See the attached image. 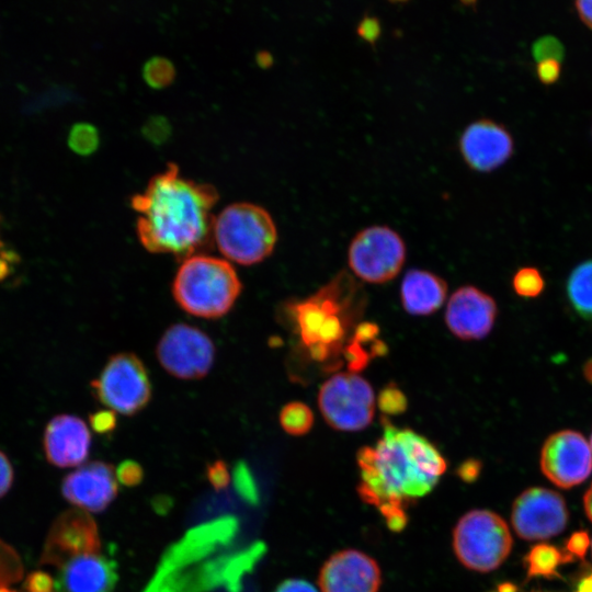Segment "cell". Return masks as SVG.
Wrapping results in <instances>:
<instances>
[{"mask_svg":"<svg viewBox=\"0 0 592 592\" xmlns=\"http://www.w3.org/2000/svg\"><path fill=\"white\" fill-rule=\"evenodd\" d=\"M283 430L294 436L307 434L314 425V413L304 402L292 401L283 406L278 415Z\"/></svg>","mask_w":592,"mask_h":592,"instance_id":"obj_23","label":"cell"},{"mask_svg":"<svg viewBox=\"0 0 592 592\" xmlns=\"http://www.w3.org/2000/svg\"><path fill=\"white\" fill-rule=\"evenodd\" d=\"M0 592H14V591L10 590L9 588L0 585Z\"/></svg>","mask_w":592,"mask_h":592,"instance_id":"obj_45","label":"cell"},{"mask_svg":"<svg viewBox=\"0 0 592 592\" xmlns=\"http://www.w3.org/2000/svg\"><path fill=\"white\" fill-rule=\"evenodd\" d=\"M375 406L372 385L356 373H337L325 380L319 389V410L325 421L337 431L366 429L373 421Z\"/></svg>","mask_w":592,"mask_h":592,"instance_id":"obj_6","label":"cell"},{"mask_svg":"<svg viewBox=\"0 0 592 592\" xmlns=\"http://www.w3.org/2000/svg\"><path fill=\"white\" fill-rule=\"evenodd\" d=\"M213 232L219 251L242 265L266 259L277 241L271 214L250 202H235L223 208L213 220Z\"/></svg>","mask_w":592,"mask_h":592,"instance_id":"obj_4","label":"cell"},{"mask_svg":"<svg viewBox=\"0 0 592 592\" xmlns=\"http://www.w3.org/2000/svg\"><path fill=\"white\" fill-rule=\"evenodd\" d=\"M576 592H592V574L585 577Z\"/></svg>","mask_w":592,"mask_h":592,"instance_id":"obj_42","label":"cell"},{"mask_svg":"<svg viewBox=\"0 0 592 592\" xmlns=\"http://www.w3.org/2000/svg\"><path fill=\"white\" fill-rule=\"evenodd\" d=\"M13 482V468L4 453L0 451V498L3 497Z\"/></svg>","mask_w":592,"mask_h":592,"instance_id":"obj_36","label":"cell"},{"mask_svg":"<svg viewBox=\"0 0 592 592\" xmlns=\"http://www.w3.org/2000/svg\"><path fill=\"white\" fill-rule=\"evenodd\" d=\"M498 592H517V588L510 582H503L498 585Z\"/></svg>","mask_w":592,"mask_h":592,"instance_id":"obj_43","label":"cell"},{"mask_svg":"<svg viewBox=\"0 0 592 592\" xmlns=\"http://www.w3.org/2000/svg\"><path fill=\"white\" fill-rule=\"evenodd\" d=\"M47 460L57 467L82 464L90 451L91 434L88 425L72 414H58L46 425L43 436Z\"/></svg>","mask_w":592,"mask_h":592,"instance_id":"obj_17","label":"cell"},{"mask_svg":"<svg viewBox=\"0 0 592 592\" xmlns=\"http://www.w3.org/2000/svg\"><path fill=\"white\" fill-rule=\"evenodd\" d=\"M583 504H584L585 513L588 517L590 519V521L592 522V483L584 494Z\"/></svg>","mask_w":592,"mask_h":592,"instance_id":"obj_41","label":"cell"},{"mask_svg":"<svg viewBox=\"0 0 592 592\" xmlns=\"http://www.w3.org/2000/svg\"><path fill=\"white\" fill-rule=\"evenodd\" d=\"M574 7L580 20L592 30V0H578Z\"/></svg>","mask_w":592,"mask_h":592,"instance_id":"obj_39","label":"cell"},{"mask_svg":"<svg viewBox=\"0 0 592 592\" xmlns=\"http://www.w3.org/2000/svg\"><path fill=\"white\" fill-rule=\"evenodd\" d=\"M216 187L181 174L173 162L153 174L145 190L130 197L139 214L136 231L150 252L189 254L209 237Z\"/></svg>","mask_w":592,"mask_h":592,"instance_id":"obj_2","label":"cell"},{"mask_svg":"<svg viewBox=\"0 0 592 592\" xmlns=\"http://www.w3.org/2000/svg\"><path fill=\"white\" fill-rule=\"evenodd\" d=\"M92 429L98 433H107L116 426L115 413L112 410L98 411L90 415Z\"/></svg>","mask_w":592,"mask_h":592,"instance_id":"obj_33","label":"cell"},{"mask_svg":"<svg viewBox=\"0 0 592 592\" xmlns=\"http://www.w3.org/2000/svg\"><path fill=\"white\" fill-rule=\"evenodd\" d=\"M380 583L377 562L356 549H344L330 556L318 578L321 592H378Z\"/></svg>","mask_w":592,"mask_h":592,"instance_id":"obj_15","label":"cell"},{"mask_svg":"<svg viewBox=\"0 0 592 592\" xmlns=\"http://www.w3.org/2000/svg\"><path fill=\"white\" fill-rule=\"evenodd\" d=\"M512 537L506 523L489 510H471L464 514L453 531V549L466 568L489 572L509 556Z\"/></svg>","mask_w":592,"mask_h":592,"instance_id":"obj_5","label":"cell"},{"mask_svg":"<svg viewBox=\"0 0 592 592\" xmlns=\"http://www.w3.org/2000/svg\"><path fill=\"white\" fill-rule=\"evenodd\" d=\"M446 296V282L430 271L409 270L401 281L400 301L409 315L429 316L442 307Z\"/></svg>","mask_w":592,"mask_h":592,"instance_id":"obj_20","label":"cell"},{"mask_svg":"<svg viewBox=\"0 0 592 592\" xmlns=\"http://www.w3.org/2000/svg\"><path fill=\"white\" fill-rule=\"evenodd\" d=\"M114 468L103 462L88 463L66 476L62 496L72 504L90 512L104 511L117 494Z\"/></svg>","mask_w":592,"mask_h":592,"instance_id":"obj_16","label":"cell"},{"mask_svg":"<svg viewBox=\"0 0 592 592\" xmlns=\"http://www.w3.org/2000/svg\"><path fill=\"white\" fill-rule=\"evenodd\" d=\"M379 26L375 22V20L365 19L361 22L358 27L360 35L369 41H374L376 36L378 35Z\"/></svg>","mask_w":592,"mask_h":592,"instance_id":"obj_40","label":"cell"},{"mask_svg":"<svg viewBox=\"0 0 592 592\" xmlns=\"http://www.w3.org/2000/svg\"><path fill=\"white\" fill-rule=\"evenodd\" d=\"M591 449H592V435H591Z\"/></svg>","mask_w":592,"mask_h":592,"instance_id":"obj_46","label":"cell"},{"mask_svg":"<svg viewBox=\"0 0 592 592\" xmlns=\"http://www.w3.org/2000/svg\"><path fill=\"white\" fill-rule=\"evenodd\" d=\"M511 521L520 537L546 539L563 531L568 510L559 493L546 488H530L515 499Z\"/></svg>","mask_w":592,"mask_h":592,"instance_id":"obj_10","label":"cell"},{"mask_svg":"<svg viewBox=\"0 0 592 592\" xmlns=\"http://www.w3.org/2000/svg\"><path fill=\"white\" fill-rule=\"evenodd\" d=\"M98 129L90 123L75 124L68 135V144L70 148L80 155H89L98 148L99 145Z\"/></svg>","mask_w":592,"mask_h":592,"instance_id":"obj_25","label":"cell"},{"mask_svg":"<svg viewBox=\"0 0 592 592\" xmlns=\"http://www.w3.org/2000/svg\"><path fill=\"white\" fill-rule=\"evenodd\" d=\"M156 354L170 375L180 379H200L213 366L215 346L210 338L198 328L175 323L162 334Z\"/></svg>","mask_w":592,"mask_h":592,"instance_id":"obj_9","label":"cell"},{"mask_svg":"<svg viewBox=\"0 0 592 592\" xmlns=\"http://www.w3.org/2000/svg\"><path fill=\"white\" fill-rule=\"evenodd\" d=\"M275 592H318L316 588L306 580L288 579L283 581Z\"/></svg>","mask_w":592,"mask_h":592,"instance_id":"obj_37","label":"cell"},{"mask_svg":"<svg viewBox=\"0 0 592 592\" xmlns=\"http://www.w3.org/2000/svg\"><path fill=\"white\" fill-rule=\"evenodd\" d=\"M532 55L536 62L542 60H557L561 62L565 57V47L556 36L543 35L533 43Z\"/></svg>","mask_w":592,"mask_h":592,"instance_id":"obj_27","label":"cell"},{"mask_svg":"<svg viewBox=\"0 0 592 592\" xmlns=\"http://www.w3.org/2000/svg\"><path fill=\"white\" fill-rule=\"evenodd\" d=\"M480 463L476 459H468L464 462L458 468L459 477L465 481H473L477 479L480 471Z\"/></svg>","mask_w":592,"mask_h":592,"instance_id":"obj_38","label":"cell"},{"mask_svg":"<svg viewBox=\"0 0 592 592\" xmlns=\"http://www.w3.org/2000/svg\"><path fill=\"white\" fill-rule=\"evenodd\" d=\"M584 377L592 384V358L584 364Z\"/></svg>","mask_w":592,"mask_h":592,"instance_id":"obj_44","label":"cell"},{"mask_svg":"<svg viewBox=\"0 0 592 592\" xmlns=\"http://www.w3.org/2000/svg\"><path fill=\"white\" fill-rule=\"evenodd\" d=\"M241 288L236 270L227 260L200 254L182 262L173 280L172 294L186 312L215 319L231 309Z\"/></svg>","mask_w":592,"mask_h":592,"instance_id":"obj_3","label":"cell"},{"mask_svg":"<svg viewBox=\"0 0 592 592\" xmlns=\"http://www.w3.org/2000/svg\"><path fill=\"white\" fill-rule=\"evenodd\" d=\"M332 299L316 297L295 306L296 322L303 342L314 355L322 357L328 346L339 342L344 327Z\"/></svg>","mask_w":592,"mask_h":592,"instance_id":"obj_18","label":"cell"},{"mask_svg":"<svg viewBox=\"0 0 592 592\" xmlns=\"http://www.w3.org/2000/svg\"><path fill=\"white\" fill-rule=\"evenodd\" d=\"M567 295L573 309L592 320V259L577 265L567 281Z\"/></svg>","mask_w":592,"mask_h":592,"instance_id":"obj_21","label":"cell"},{"mask_svg":"<svg viewBox=\"0 0 592 592\" xmlns=\"http://www.w3.org/2000/svg\"><path fill=\"white\" fill-rule=\"evenodd\" d=\"M590 545V538L587 532L579 531L573 533L566 544V551L572 557L583 558Z\"/></svg>","mask_w":592,"mask_h":592,"instance_id":"obj_34","label":"cell"},{"mask_svg":"<svg viewBox=\"0 0 592 592\" xmlns=\"http://www.w3.org/2000/svg\"><path fill=\"white\" fill-rule=\"evenodd\" d=\"M459 151L467 166L490 172L504 164L514 151L509 130L501 124L481 118L467 125L459 137Z\"/></svg>","mask_w":592,"mask_h":592,"instance_id":"obj_13","label":"cell"},{"mask_svg":"<svg viewBox=\"0 0 592 592\" xmlns=\"http://www.w3.org/2000/svg\"><path fill=\"white\" fill-rule=\"evenodd\" d=\"M118 576L116 563L101 553L80 555L58 568L57 592H113Z\"/></svg>","mask_w":592,"mask_h":592,"instance_id":"obj_19","label":"cell"},{"mask_svg":"<svg viewBox=\"0 0 592 592\" xmlns=\"http://www.w3.org/2000/svg\"><path fill=\"white\" fill-rule=\"evenodd\" d=\"M384 432L373 446L356 454L361 473L357 492L374 505L387 526L400 532L408 522L406 508L426 496L444 475L447 464L423 435L384 419Z\"/></svg>","mask_w":592,"mask_h":592,"instance_id":"obj_1","label":"cell"},{"mask_svg":"<svg viewBox=\"0 0 592 592\" xmlns=\"http://www.w3.org/2000/svg\"><path fill=\"white\" fill-rule=\"evenodd\" d=\"M92 389L109 410L125 415L143 410L151 397V383L145 365L128 352L110 357L92 382Z\"/></svg>","mask_w":592,"mask_h":592,"instance_id":"obj_8","label":"cell"},{"mask_svg":"<svg viewBox=\"0 0 592 592\" xmlns=\"http://www.w3.org/2000/svg\"><path fill=\"white\" fill-rule=\"evenodd\" d=\"M94 553H101L94 520L83 510L70 509L52 524L39 562L59 568L71 558Z\"/></svg>","mask_w":592,"mask_h":592,"instance_id":"obj_11","label":"cell"},{"mask_svg":"<svg viewBox=\"0 0 592 592\" xmlns=\"http://www.w3.org/2000/svg\"><path fill=\"white\" fill-rule=\"evenodd\" d=\"M206 478L216 490L226 488L230 476L227 465L223 460H215L206 467Z\"/></svg>","mask_w":592,"mask_h":592,"instance_id":"obj_30","label":"cell"},{"mask_svg":"<svg viewBox=\"0 0 592 592\" xmlns=\"http://www.w3.org/2000/svg\"><path fill=\"white\" fill-rule=\"evenodd\" d=\"M561 73L560 61L557 60H542L536 62V75L539 81L544 84H551L556 82Z\"/></svg>","mask_w":592,"mask_h":592,"instance_id":"obj_32","label":"cell"},{"mask_svg":"<svg viewBox=\"0 0 592 592\" xmlns=\"http://www.w3.org/2000/svg\"><path fill=\"white\" fill-rule=\"evenodd\" d=\"M544 475L560 488L585 480L592 471V449L583 435L562 430L547 437L540 452Z\"/></svg>","mask_w":592,"mask_h":592,"instance_id":"obj_12","label":"cell"},{"mask_svg":"<svg viewBox=\"0 0 592 592\" xmlns=\"http://www.w3.org/2000/svg\"><path fill=\"white\" fill-rule=\"evenodd\" d=\"M116 478L124 486L134 487L141 482L144 470L138 463L134 460H124L116 469Z\"/></svg>","mask_w":592,"mask_h":592,"instance_id":"obj_29","label":"cell"},{"mask_svg":"<svg viewBox=\"0 0 592 592\" xmlns=\"http://www.w3.org/2000/svg\"><path fill=\"white\" fill-rule=\"evenodd\" d=\"M513 289L522 297L538 296L545 286L540 272L535 267H522L513 276Z\"/></svg>","mask_w":592,"mask_h":592,"instance_id":"obj_26","label":"cell"},{"mask_svg":"<svg viewBox=\"0 0 592 592\" xmlns=\"http://www.w3.org/2000/svg\"><path fill=\"white\" fill-rule=\"evenodd\" d=\"M406 255V243L396 230L374 225L353 237L348 249V263L362 281L384 284L398 275Z\"/></svg>","mask_w":592,"mask_h":592,"instance_id":"obj_7","label":"cell"},{"mask_svg":"<svg viewBox=\"0 0 592 592\" xmlns=\"http://www.w3.org/2000/svg\"><path fill=\"white\" fill-rule=\"evenodd\" d=\"M175 68L171 60L162 56L149 58L143 67L145 81L152 88H163L171 83Z\"/></svg>","mask_w":592,"mask_h":592,"instance_id":"obj_24","label":"cell"},{"mask_svg":"<svg viewBox=\"0 0 592 592\" xmlns=\"http://www.w3.org/2000/svg\"><path fill=\"white\" fill-rule=\"evenodd\" d=\"M497 317L494 299L481 289L466 285L448 298L444 320L448 330L462 340L487 337Z\"/></svg>","mask_w":592,"mask_h":592,"instance_id":"obj_14","label":"cell"},{"mask_svg":"<svg viewBox=\"0 0 592 592\" xmlns=\"http://www.w3.org/2000/svg\"><path fill=\"white\" fill-rule=\"evenodd\" d=\"M573 557L547 544L534 546L525 557L527 577H558V567L572 561Z\"/></svg>","mask_w":592,"mask_h":592,"instance_id":"obj_22","label":"cell"},{"mask_svg":"<svg viewBox=\"0 0 592 592\" xmlns=\"http://www.w3.org/2000/svg\"><path fill=\"white\" fill-rule=\"evenodd\" d=\"M376 403L382 412L390 415H397L407 410L408 400L405 394L394 385L384 387Z\"/></svg>","mask_w":592,"mask_h":592,"instance_id":"obj_28","label":"cell"},{"mask_svg":"<svg viewBox=\"0 0 592 592\" xmlns=\"http://www.w3.org/2000/svg\"><path fill=\"white\" fill-rule=\"evenodd\" d=\"M236 483L241 494L250 501H257L258 496L254 483L251 479L248 468L239 464L235 470Z\"/></svg>","mask_w":592,"mask_h":592,"instance_id":"obj_31","label":"cell"},{"mask_svg":"<svg viewBox=\"0 0 592 592\" xmlns=\"http://www.w3.org/2000/svg\"><path fill=\"white\" fill-rule=\"evenodd\" d=\"M54 580L43 571H35L26 580L29 592H52Z\"/></svg>","mask_w":592,"mask_h":592,"instance_id":"obj_35","label":"cell"}]
</instances>
